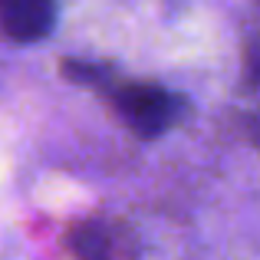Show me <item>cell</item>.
I'll list each match as a JSON object with an SVG mask.
<instances>
[{"instance_id":"cell-1","label":"cell","mask_w":260,"mask_h":260,"mask_svg":"<svg viewBox=\"0 0 260 260\" xmlns=\"http://www.w3.org/2000/svg\"><path fill=\"white\" fill-rule=\"evenodd\" d=\"M63 73L79 86H89L112 106L119 122L139 139H158L172 132L188 115V99L172 89L148 83V79L119 76L106 63H86V59H66Z\"/></svg>"},{"instance_id":"cell-2","label":"cell","mask_w":260,"mask_h":260,"mask_svg":"<svg viewBox=\"0 0 260 260\" xmlns=\"http://www.w3.org/2000/svg\"><path fill=\"white\" fill-rule=\"evenodd\" d=\"M63 244L73 260H128L132 234L112 217H86L66 228Z\"/></svg>"},{"instance_id":"cell-3","label":"cell","mask_w":260,"mask_h":260,"mask_svg":"<svg viewBox=\"0 0 260 260\" xmlns=\"http://www.w3.org/2000/svg\"><path fill=\"white\" fill-rule=\"evenodd\" d=\"M56 0H0V33L10 43H40L56 26Z\"/></svg>"}]
</instances>
